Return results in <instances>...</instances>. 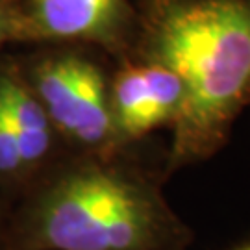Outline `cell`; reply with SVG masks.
<instances>
[{
    "label": "cell",
    "instance_id": "1",
    "mask_svg": "<svg viewBox=\"0 0 250 250\" xmlns=\"http://www.w3.org/2000/svg\"><path fill=\"white\" fill-rule=\"evenodd\" d=\"M191 232L145 172L93 154L39 184L0 250H188Z\"/></svg>",
    "mask_w": 250,
    "mask_h": 250
},
{
    "label": "cell",
    "instance_id": "2",
    "mask_svg": "<svg viewBox=\"0 0 250 250\" xmlns=\"http://www.w3.org/2000/svg\"><path fill=\"white\" fill-rule=\"evenodd\" d=\"M139 48L184 85L169 165L211 156L250 97V0H150Z\"/></svg>",
    "mask_w": 250,
    "mask_h": 250
},
{
    "label": "cell",
    "instance_id": "3",
    "mask_svg": "<svg viewBox=\"0 0 250 250\" xmlns=\"http://www.w3.org/2000/svg\"><path fill=\"white\" fill-rule=\"evenodd\" d=\"M54 132L85 150L109 156L119 146L109 106V83L89 58L74 52L46 56L26 78Z\"/></svg>",
    "mask_w": 250,
    "mask_h": 250
},
{
    "label": "cell",
    "instance_id": "4",
    "mask_svg": "<svg viewBox=\"0 0 250 250\" xmlns=\"http://www.w3.org/2000/svg\"><path fill=\"white\" fill-rule=\"evenodd\" d=\"M134 32L128 0H26L13 15V41L89 43L121 50Z\"/></svg>",
    "mask_w": 250,
    "mask_h": 250
},
{
    "label": "cell",
    "instance_id": "5",
    "mask_svg": "<svg viewBox=\"0 0 250 250\" xmlns=\"http://www.w3.org/2000/svg\"><path fill=\"white\" fill-rule=\"evenodd\" d=\"M109 106L119 145L174 125L184 106V85L172 71L156 65H126L109 83Z\"/></svg>",
    "mask_w": 250,
    "mask_h": 250
},
{
    "label": "cell",
    "instance_id": "6",
    "mask_svg": "<svg viewBox=\"0 0 250 250\" xmlns=\"http://www.w3.org/2000/svg\"><path fill=\"white\" fill-rule=\"evenodd\" d=\"M0 104L13 128L21 160L28 174L48 156L54 128L45 107L28 85L26 78L19 72H0Z\"/></svg>",
    "mask_w": 250,
    "mask_h": 250
},
{
    "label": "cell",
    "instance_id": "7",
    "mask_svg": "<svg viewBox=\"0 0 250 250\" xmlns=\"http://www.w3.org/2000/svg\"><path fill=\"white\" fill-rule=\"evenodd\" d=\"M26 176L13 128L0 104V182H15Z\"/></svg>",
    "mask_w": 250,
    "mask_h": 250
},
{
    "label": "cell",
    "instance_id": "8",
    "mask_svg": "<svg viewBox=\"0 0 250 250\" xmlns=\"http://www.w3.org/2000/svg\"><path fill=\"white\" fill-rule=\"evenodd\" d=\"M13 15L15 8L6 6L0 0V46L8 41H13Z\"/></svg>",
    "mask_w": 250,
    "mask_h": 250
},
{
    "label": "cell",
    "instance_id": "9",
    "mask_svg": "<svg viewBox=\"0 0 250 250\" xmlns=\"http://www.w3.org/2000/svg\"><path fill=\"white\" fill-rule=\"evenodd\" d=\"M2 228H4V223H2V215H0V243H2Z\"/></svg>",
    "mask_w": 250,
    "mask_h": 250
},
{
    "label": "cell",
    "instance_id": "10",
    "mask_svg": "<svg viewBox=\"0 0 250 250\" xmlns=\"http://www.w3.org/2000/svg\"><path fill=\"white\" fill-rule=\"evenodd\" d=\"M243 250H250V247H249V249H243Z\"/></svg>",
    "mask_w": 250,
    "mask_h": 250
}]
</instances>
